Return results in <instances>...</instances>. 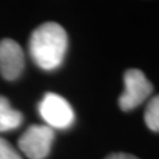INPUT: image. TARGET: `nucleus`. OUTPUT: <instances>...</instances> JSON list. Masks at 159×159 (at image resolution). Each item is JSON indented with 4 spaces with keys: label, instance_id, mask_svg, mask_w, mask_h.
Here are the masks:
<instances>
[{
    "label": "nucleus",
    "instance_id": "f257e3e1",
    "mask_svg": "<svg viewBox=\"0 0 159 159\" xmlns=\"http://www.w3.org/2000/svg\"><path fill=\"white\" fill-rule=\"evenodd\" d=\"M68 48V34L60 24L45 23L31 34L29 52L36 65L44 70H53L64 61Z\"/></svg>",
    "mask_w": 159,
    "mask_h": 159
},
{
    "label": "nucleus",
    "instance_id": "f03ea898",
    "mask_svg": "<svg viewBox=\"0 0 159 159\" xmlns=\"http://www.w3.org/2000/svg\"><path fill=\"white\" fill-rule=\"evenodd\" d=\"M125 89L118 99L119 107L125 111L139 106L152 93V85L139 69H129L123 76Z\"/></svg>",
    "mask_w": 159,
    "mask_h": 159
},
{
    "label": "nucleus",
    "instance_id": "7ed1b4c3",
    "mask_svg": "<svg viewBox=\"0 0 159 159\" xmlns=\"http://www.w3.org/2000/svg\"><path fill=\"white\" fill-rule=\"evenodd\" d=\"M40 116L52 129H66L74 121V111L65 98L56 93H47L39 105Z\"/></svg>",
    "mask_w": 159,
    "mask_h": 159
},
{
    "label": "nucleus",
    "instance_id": "20e7f679",
    "mask_svg": "<svg viewBox=\"0 0 159 159\" xmlns=\"http://www.w3.org/2000/svg\"><path fill=\"white\" fill-rule=\"evenodd\" d=\"M54 139L53 129L47 125H32L19 139V148L29 159H44Z\"/></svg>",
    "mask_w": 159,
    "mask_h": 159
},
{
    "label": "nucleus",
    "instance_id": "39448f33",
    "mask_svg": "<svg viewBox=\"0 0 159 159\" xmlns=\"http://www.w3.org/2000/svg\"><path fill=\"white\" fill-rule=\"evenodd\" d=\"M24 64L21 47L12 39H3L0 41V74L8 81L16 80L23 72Z\"/></svg>",
    "mask_w": 159,
    "mask_h": 159
},
{
    "label": "nucleus",
    "instance_id": "423d86ee",
    "mask_svg": "<svg viewBox=\"0 0 159 159\" xmlns=\"http://www.w3.org/2000/svg\"><path fill=\"white\" fill-rule=\"evenodd\" d=\"M23 122V114L9 105L6 97L0 96V133L9 131L19 127Z\"/></svg>",
    "mask_w": 159,
    "mask_h": 159
},
{
    "label": "nucleus",
    "instance_id": "0eeeda50",
    "mask_svg": "<svg viewBox=\"0 0 159 159\" xmlns=\"http://www.w3.org/2000/svg\"><path fill=\"white\" fill-rule=\"evenodd\" d=\"M145 122L150 130L159 133V94L147 103L145 111Z\"/></svg>",
    "mask_w": 159,
    "mask_h": 159
},
{
    "label": "nucleus",
    "instance_id": "6e6552de",
    "mask_svg": "<svg viewBox=\"0 0 159 159\" xmlns=\"http://www.w3.org/2000/svg\"><path fill=\"white\" fill-rule=\"evenodd\" d=\"M0 159H21V157L8 141L0 138Z\"/></svg>",
    "mask_w": 159,
    "mask_h": 159
},
{
    "label": "nucleus",
    "instance_id": "1a4fd4ad",
    "mask_svg": "<svg viewBox=\"0 0 159 159\" xmlns=\"http://www.w3.org/2000/svg\"><path fill=\"white\" fill-rule=\"evenodd\" d=\"M105 159H139V158L131 155V154H126V152H114V154L107 155Z\"/></svg>",
    "mask_w": 159,
    "mask_h": 159
}]
</instances>
